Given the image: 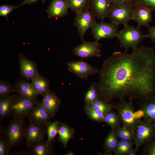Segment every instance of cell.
<instances>
[{
	"label": "cell",
	"mask_w": 155,
	"mask_h": 155,
	"mask_svg": "<svg viewBox=\"0 0 155 155\" xmlns=\"http://www.w3.org/2000/svg\"><path fill=\"white\" fill-rule=\"evenodd\" d=\"M97 87L100 99L107 103L128 96L147 102L155 93V51L141 46L131 53L114 52L98 72Z\"/></svg>",
	"instance_id": "6da1fadb"
},
{
	"label": "cell",
	"mask_w": 155,
	"mask_h": 155,
	"mask_svg": "<svg viewBox=\"0 0 155 155\" xmlns=\"http://www.w3.org/2000/svg\"><path fill=\"white\" fill-rule=\"evenodd\" d=\"M124 28L118 31L116 37L119 42L121 47L127 50L131 48L134 50L138 48V45L142 40L148 38L146 34H144L140 27L130 26L128 24L124 25Z\"/></svg>",
	"instance_id": "7a4b0ae2"
},
{
	"label": "cell",
	"mask_w": 155,
	"mask_h": 155,
	"mask_svg": "<svg viewBox=\"0 0 155 155\" xmlns=\"http://www.w3.org/2000/svg\"><path fill=\"white\" fill-rule=\"evenodd\" d=\"M122 126L134 131L135 130L140 120L134 114V107L132 100H125L117 103L115 106Z\"/></svg>",
	"instance_id": "3957f363"
},
{
	"label": "cell",
	"mask_w": 155,
	"mask_h": 155,
	"mask_svg": "<svg viewBox=\"0 0 155 155\" xmlns=\"http://www.w3.org/2000/svg\"><path fill=\"white\" fill-rule=\"evenodd\" d=\"M133 5L131 3L112 4L107 17L111 23L117 25L128 24L131 20Z\"/></svg>",
	"instance_id": "277c9868"
},
{
	"label": "cell",
	"mask_w": 155,
	"mask_h": 155,
	"mask_svg": "<svg viewBox=\"0 0 155 155\" xmlns=\"http://www.w3.org/2000/svg\"><path fill=\"white\" fill-rule=\"evenodd\" d=\"M26 127L24 119L14 118L5 132V136L10 148L19 144L25 137Z\"/></svg>",
	"instance_id": "5b68a950"
},
{
	"label": "cell",
	"mask_w": 155,
	"mask_h": 155,
	"mask_svg": "<svg viewBox=\"0 0 155 155\" xmlns=\"http://www.w3.org/2000/svg\"><path fill=\"white\" fill-rule=\"evenodd\" d=\"M96 18L90 7L76 14L73 24L83 42L84 41V36L88 30L92 29L97 23Z\"/></svg>",
	"instance_id": "8992f818"
},
{
	"label": "cell",
	"mask_w": 155,
	"mask_h": 155,
	"mask_svg": "<svg viewBox=\"0 0 155 155\" xmlns=\"http://www.w3.org/2000/svg\"><path fill=\"white\" fill-rule=\"evenodd\" d=\"M36 99H30L19 95L13 96L11 115L14 118L24 119L38 103Z\"/></svg>",
	"instance_id": "52a82bcc"
},
{
	"label": "cell",
	"mask_w": 155,
	"mask_h": 155,
	"mask_svg": "<svg viewBox=\"0 0 155 155\" xmlns=\"http://www.w3.org/2000/svg\"><path fill=\"white\" fill-rule=\"evenodd\" d=\"M134 142L137 151L140 147L148 142L155 133V124L143 119L140 121L135 129Z\"/></svg>",
	"instance_id": "ba28073f"
},
{
	"label": "cell",
	"mask_w": 155,
	"mask_h": 155,
	"mask_svg": "<svg viewBox=\"0 0 155 155\" xmlns=\"http://www.w3.org/2000/svg\"><path fill=\"white\" fill-rule=\"evenodd\" d=\"M118 26L112 23H107L103 21L96 23L92 28V34L98 42L105 38L113 39L116 37L118 32Z\"/></svg>",
	"instance_id": "9c48e42d"
},
{
	"label": "cell",
	"mask_w": 155,
	"mask_h": 155,
	"mask_svg": "<svg viewBox=\"0 0 155 155\" xmlns=\"http://www.w3.org/2000/svg\"><path fill=\"white\" fill-rule=\"evenodd\" d=\"M69 71L80 78L87 80L89 76L98 73L99 69L93 67L87 62L83 61L68 62Z\"/></svg>",
	"instance_id": "30bf717a"
},
{
	"label": "cell",
	"mask_w": 155,
	"mask_h": 155,
	"mask_svg": "<svg viewBox=\"0 0 155 155\" xmlns=\"http://www.w3.org/2000/svg\"><path fill=\"white\" fill-rule=\"evenodd\" d=\"M102 44L96 41L93 42L83 41L73 49V54L83 58H88L101 56L100 48Z\"/></svg>",
	"instance_id": "8fae6325"
},
{
	"label": "cell",
	"mask_w": 155,
	"mask_h": 155,
	"mask_svg": "<svg viewBox=\"0 0 155 155\" xmlns=\"http://www.w3.org/2000/svg\"><path fill=\"white\" fill-rule=\"evenodd\" d=\"M46 134V126L38 125L29 121L25 134L27 147L28 148L34 143L44 140Z\"/></svg>",
	"instance_id": "7c38bea8"
},
{
	"label": "cell",
	"mask_w": 155,
	"mask_h": 155,
	"mask_svg": "<svg viewBox=\"0 0 155 155\" xmlns=\"http://www.w3.org/2000/svg\"><path fill=\"white\" fill-rule=\"evenodd\" d=\"M152 11L142 6L133 5L131 13V19L137 23V26H150L149 23L152 21L153 18Z\"/></svg>",
	"instance_id": "4fadbf2b"
},
{
	"label": "cell",
	"mask_w": 155,
	"mask_h": 155,
	"mask_svg": "<svg viewBox=\"0 0 155 155\" xmlns=\"http://www.w3.org/2000/svg\"><path fill=\"white\" fill-rule=\"evenodd\" d=\"M28 116L29 121L38 125L45 126L52 117L42 102H38L36 104Z\"/></svg>",
	"instance_id": "5bb4252c"
},
{
	"label": "cell",
	"mask_w": 155,
	"mask_h": 155,
	"mask_svg": "<svg viewBox=\"0 0 155 155\" xmlns=\"http://www.w3.org/2000/svg\"><path fill=\"white\" fill-rule=\"evenodd\" d=\"M69 8L66 0H52L46 12L49 18L57 19L67 15Z\"/></svg>",
	"instance_id": "9a60e30c"
},
{
	"label": "cell",
	"mask_w": 155,
	"mask_h": 155,
	"mask_svg": "<svg viewBox=\"0 0 155 155\" xmlns=\"http://www.w3.org/2000/svg\"><path fill=\"white\" fill-rule=\"evenodd\" d=\"M18 58L20 73L24 78L29 80L39 75L36 65L33 62L21 53L19 54Z\"/></svg>",
	"instance_id": "2e32d148"
},
{
	"label": "cell",
	"mask_w": 155,
	"mask_h": 155,
	"mask_svg": "<svg viewBox=\"0 0 155 155\" xmlns=\"http://www.w3.org/2000/svg\"><path fill=\"white\" fill-rule=\"evenodd\" d=\"M111 5L110 0H90L89 7L96 18L103 21L107 17Z\"/></svg>",
	"instance_id": "e0dca14e"
},
{
	"label": "cell",
	"mask_w": 155,
	"mask_h": 155,
	"mask_svg": "<svg viewBox=\"0 0 155 155\" xmlns=\"http://www.w3.org/2000/svg\"><path fill=\"white\" fill-rule=\"evenodd\" d=\"M44 94L42 103L51 117H53L59 110L60 100L56 94L50 90Z\"/></svg>",
	"instance_id": "ac0fdd59"
},
{
	"label": "cell",
	"mask_w": 155,
	"mask_h": 155,
	"mask_svg": "<svg viewBox=\"0 0 155 155\" xmlns=\"http://www.w3.org/2000/svg\"><path fill=\"white\" fill-rule=\"evenodd\" d=\"M16 90L19 96L28 99H36L38 95L31 83L20 80L15 85Z\"/></svg>",
	"instance_id": "d6986e66"
},
{
	"label": "cell",
	"mask_w": 155,
	"mask_h": 155,
	"mask_svg": "<svg viewBox=\"0 0 155 155\" xmlns=\"http://www.w3.org/2000/svg\"><path fill=\"white\" fill-rule=\"evenodd\" d=\"M28 148L31 155H50L53 154L52 143H49L44 139L34 143Z\"/></svg>",
	"instance_id": "ffe728a7"
},
{
	"label": "cell",
	"mask_w": 155,
	"mask_h": 155,
	"mask_svg": "<svg viewBox=\"0 0 155 155\" xmlns=\"http://www.w3.org/2000/svg\"><path fill=\"white\" fill-rule=\"evenodd\" d=\"M140 108L143 113V119L155 124V95L149 101L141 103Z\"/></svg>",
	"instance_id": "44dd1931"
},
{
	"label": "cell",
	"mask_w": 155,
	"mask_h": 155,
	"mask_svg": "<svg viewBox=\"0 0 155 155\" xmlns=\"http://www.w3.org/2000/svg\"><path fill=\"white\" fill-rule=\"evenodd\" d=\"M73 129L68 125L59 122L58 130V141L66 148L69 140L74 137Z\"/></svg>",
	"instance_id": "7402d4cb"
},
{
	"label": "cell",
	"mask_w": 155,
	"mask_h": 155,
	"mask_svg": "<svg viewBox=\"0 0 155 155\" xmlns=\"http://www.w3.org/2000/svg\"><path fill=\"white\" fill-rule=\"evenodd\" d=\"M117 139L115 129H111L108 134L104 143V155H111L112 153L115 152L118 143Z\"/></svg>",
	"instance_id": "603a6c76"
},
{
	"label": "cell",
	"mask_w": 155,
	"mask_h": 155,
	"mask_svg": "<svg viewBox=\"0 0 155 155\" xmlns=\"http://www.w3.org/2000/svg\"><path fill=\"white\" fill-rule=\"evenodd\" d=\"M31 80V83L38 95L44 94L50 90L49 82L45 78L38 75Z\"/></svg>",
	"instance_id": "cb8c5ba5"
},
{
	"label": "cell",
	"mask_w": 155,
	"mask_h": 155,
	"mask_svg": "<svg viewBox=\"0 0 155 155\" xmlns=\"http://www.w3.org/2000/svg\"><path fill=\"white\" fill-rule=\"evenodd\" d=\"M13 96H9L0 99V118L2 119L11 115Z\"/></svg>",
	"instance_id": "d4e9b609"
},
{
	"label": "cell",
	"mask_w": 155,
	"mask_h": 155,
	"mask_svg": "<svg viewBox=\"0 0 155 155\" xmlns=\"http://www.w3.org/2000/svg\"><path fill=\"white\" fill-rule=\"evenodd\" d=\"M99 98L97 83L91 82L84 95V101L85 104L90 105Z\"/></svg>",
	"instance_id": "484cf974"
},
{
	"label": "cell",
	"mask_w": 155,
	"mask_h": 155,
	"mask_svg": "<svg viewBox=\"0 0 155 155\" xmlns=\"http://www.w3.org/2000/svg\"><path fill=\"white\" fill-rule=\"evenodd\" d=\"M84 110L91 120L97 122H104L105 113L95 109L90 105H85Z\"/></svg>",
	"instance_id": "4316f807"
},
{
	"label": "cell",
	"mask_w": 155,
	"mask_h": 155,
	"mask_svg": "<svg viewBox=\"0 0 155 155\" xmlns=\"http://www.w3.org/2000/svg\"><path fill=\"white\" fill-rule=\"evenodd\" d=\"M69 8L78 13L89 7L90 0H66Z\"/></svg>",
	"instance_id": "83f0119b"
},
{
	"label": "cell",
	"mask_w": 155,
	"mask_h": 155,
	"mask_svg": "<svg viewBox=\"0 0 155 155\" xmlns=\"http://www.w3.org/2000/svg\"><path fill=\"white\" fill-rule=\"evenodd\" d=\"M134 144L132 141H126L119 139L118 140L115 155H127L133 149Z\"/></svg>",
	"instance_id": "f1b7e54d"
},
{
	"label": "cell",
	"mask_w": 155,
	"mask_h": 155,
	"mask_svg": "<svg viewBox=\"0 0 155 155\" xmlns=\"http://www.w3.org/2000/svg\"><path fill=\"white\" fill-rule=\"evenodd\" d=\"M104 122L108 125L111 129H115L121 126L118 115L112 110L105 114Z\"/></svg>",
	"instance_id": "f546056e"
},
{
	"label": "cell",
	"mask_w": 155,
	"mask_h": 155,
	"mask_svg": "<svg viewBox=\"0 0 155 155\" xmlns=\"http://www.w3.org/2000/svg\"><path fill=\"white\" fill-rule=\"evenodd\" d=\"M59 122L56 121L53 122L50 121L46 125L47 137V141L50 143L55 141V138L58 133Z\"/></svg>",
	"instance_id": "4dcf8cb0"
},
{
	"label": "cell",
	"mask_w": 155,
	"mask_h": 155,
	"mask_svg": "<svg viewBox=\"0 0 155 155\" xmlns=\"http://www.w3.org/2000/svg\"><path fill=\"white\" fill-rule=\"evenodd\" d=\"M117 137L119 139L126 141H134L135 133L134 131L122 126L115 129Z\"/></svg>",
	"instance_id": "1f68e13d"
},
{
	"label": "cell",
	"mask_w": 155,
	"mask_h": 155,
	"mask_svg": "<svg viewBox=\"0 0 155 155\" xmlns=\"http://www.w3.org/2000/svg\"><path fill=\"white\" fill-rule=\"evenodd\" d=\"M91 105L95 109L105 113L115 108L116 106L111 102H106L99 98L91 104Z\"/></svg>",
	"instance_id": "d6a6232c"
},
{
	"label": "cell",
	"mask_w": 155,
	"mask_h": 155,
	"mask_svg": "<svg viewBox=\"0 0 155 155\" xmlns=\"http://www.w3.org/2000/svg\"><path fill=\"white\" fill-rule=\"evenodd\" d=\"M143 145L142 155H155V133L149 140Z\"/></svg>",
	"instance_id": "836d02e7"
},
{
	"label": "cell",
	"mask_w": 155,
	"mask_h": 155,
	"mask_svg": "<svg viewBox=\"0 0 155 155\" xmlns=\"http://www.w3.org/2000/svg\"><path fill=\"white\" fill-rule=\"evenodd\" d=\"M14 90L9 83L1 80L0 82V97L4 98L8 96L9 94Z\"/></svg>",
	"instance_id": "e575fe53"
},
{
	"label": "cell",
	"mask_w": 155,
	"mask_h": 155,
	"mask_svg": "<svg viewBox=\"0 0 155 155\" xmlns=\"http://www.w3.org/2000/svg\"><path fill=\"white\" fill-rule=\"evenodd\" d=\"M20 6L18 5H11L8 4L3 5L0 6V16L5 17L7 20V16L14 9Z\"/></svg>",
	"instance_id": "d590c367"
},
{
	"label": "cell",
	"mask_w": 155,
	"mask_h": 155,
	"mask_svg": "<svg viewBox=\"0 0 155 155\" xmlns=\"http://www.w3.org/2000/svg\"><path fill=\"white\" fill-rule=\"evenodd\" d=\"M133 5L142 6L155 11V0H134Z\"/></svg>",
	"instance_id": "8d00e7d4"
},
{
	"label": "cell",
	"mask_w": 155,
	"mask_h": 155,
	"mask_svg": "<svg viewBox=\"0 0 155 155\" xmlns=\"http://www.w3.org/2000/svg\"><path fill=\"white\" fill-rule=\"evenodd\" d=\"M10 148L7 140L5 137L0 138V155L10 154Z\"/></svg>",
	"instance_id": "74e56055"
},
{
	"label": "cell",
	"mask_w": 155,
	"mask_h": 155,
	"mask_svg": "<svg viewBox=\"0 0 155 155\" xmlns=\"http://www.w3.org/2000/svg\"><path fill=\"white\" fill-rule=\"evenodd\" d=\"M148 38L150 39L152 42L155 43V26L148 27V32L146 34Z\"/></svg>",
	"instance_id": "f35d334b"
},
{
	"label": "cell",
	"mask_w": 155,
	"mask_h": 155,
	"mask_svg": "<svg viewBox=\"0 0 155 155\" xmlns=\"http://www.w3.org/2000/svg\"><path fill=\"white\" fill-rule=\"evenodd\" d=\"M112 4H117L121 3H133L134 0H110Z\"/></svg>",
	"instance_id": "ab89813d"
},
{
	"label": "cell",
	"mask_w": 155,
	"mask_h": 155,
	"mask_svg": "<svg viewBox=\"0 0 155 155\" xmlns=\"http://www.w3.org/2000/svg\"><path fill=\"white\" fill-rule=\"evenodd\" d=\"M40 0H24L21 3L19 4L20 6L25 5H30L36 3Z\"/></svg>",
	"instance_id": "60d3db41"
},
{
	"label": "cell",
	"mask_w": 155,
	"mask_h": 155,
	"mask_svg": "<svg viewBox=\"0 0 155 155\" xmlns=\"http://www.w3.org/2000/svg\"><path fill=\"white\" fill-rule=\"evenodd\" d=\"M137 150L136 149H132L128 154V155H136Z\"/></svg>",
	"instance_id": "b9f144b4"
},
{
	"label": "cell",
	"mask_w": 155,
	"mask_h": 155,
	"mask_svg": "<svg viewBox=\"0 0 155 155\" xmlns=\"http://www.w3.org/2000/svg\"><path fill=\"white\" fill-rule=\"evenodd\" d=\"M74 152L72 151H70L67 153L65 154V155H74Z\"/></svg>",
	"instance_id": "7bdbcfd3"
},
{
	"label": "cell",
	"mask_w": 155,
	"mask_h": 155,
	"mask_svg": "<svg viewBox=\"0 0 155 155\" xmlns=\"http://www.w3.org/2000/svg\"><path fill=\"white\" fill-rule=\"evenodd\" d=\"M46 0H42V3H44Z\"/></svg>",
	"instance_id": "ee69618b"
}]
</instances>
